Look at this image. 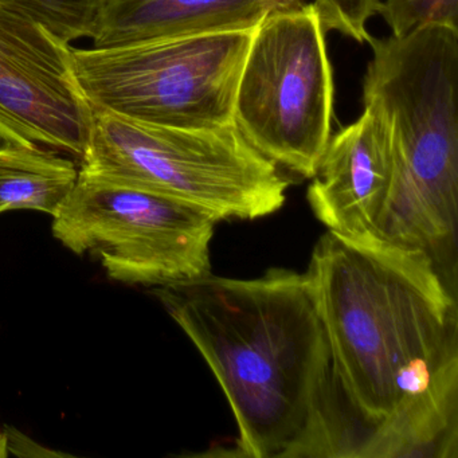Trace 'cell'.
Listing matches in <instances>:
<instances>
[{
    "instance_id": "cell-11",
    "label": "cell",
    "mask_w": 458,
    "mask_h": 458,
    "mask_svg": "<svg viewBox=\"0 0 458 458\" xmlns=\"http://www.w3.org/2000/svg\"><path fill=\"white\" fill-rule=\"evenodd\" d=\"M79 174V163L66 155L0 144V214L34 210L55 216Z\"/></svg>"
},
{
    "instance_id": "cell-7",
    "label": "cell",
    "mask_w": 458,
    "mask_h": 458,
    "mask_svg": "<svg viewBox=\"0 0 458 458\" xmlns=\"http://www.w3.org/2000/svg\"><path fill=\"white\" fill-rule=\"evenodd\" d=\"M218 224L183 200L80 170L52 230L69 250L100 259L112 280L154 288L211 273Z\"/></svg>"
},
{
    "instance_id": "cell-5",
    "label": "cell",
    "mask_w": 458,
    "mask_h": 458,
    "mask_svg": "<svg viewBox=\"0 0 458 458\" xmlns=\"http://www.w3.org/2000/svg\"><path fill=\"white\" fill-rule=\"evenodd\" d=\"M253 33L73 47L74 72L93 111L184 130L227 127Z\"/></svg>"
},
{
    "instance_id": "cell-1",
    "label": "cell",
    "mask_w": 458,
    "mask_h": 458,
    "mask_svg": "<svg viewBox=\"0 0 458 458\" xmlns=\"http://www.w3.org/2000/svg\"><path fill=\"white\" fill-rule=\"evenodd\" d=\"M344 457L457 458L458 312L428 259L327 232L307 272Z\"/></svg>"
},
{
    "instance_id": "cell-9",
    "label": "cell",
    "mask_w": 458,
    "mask_h": 458,
    "mask_svg": "<svg viewBox=\"0 0 458 458\" xmlns=\"http://www.w3.org/2000/svg\"><path fill=\"white\" fill-rule=\"evenodd\" d=\"M394 179V151L385 117L371 106L332 136L308 189V202L328 232L375 240Z\"/></svg>"
},
{
    "instance_id": "cell-12",
    "label": "cell",
    "mask_w": 458,
    "mask_h": 458,
    "mask_svg": "<svg viewBox=\"0 0 458 458\" xmlns=\"http://www.w3.org/2000/svg\"><path fill=\"white\" fill-rule=\"evenodd\" d=\"M52 33L72 44L90 38L104 0H7Z\"/></svg>"
},
{
    "instance_id": "cell-16",
    "label": "cell",
    "mask_w": 458,
    "mask_h": 458,
    "mask_svg": "<svg viewBox=\"0 0 458 458\" xmlns=\"http://www.w3.org/2000/svg\"><path fill=\"white\" fill-rule=\"evenodd\" d=\"M9 454L7 450L6 433H0V457H6Z\"/></svg>"
},
{
    "instance_id": "cell-10",
    "label": "cell",
    "mask_w": 458,
    "mask_h": 458,
    "mask_svg": "<svg viewBox=\"0 0 458 458\" xmlns=\"http://www.w3.org/2000/svg\"><path fill=\"white\" fill-rule=\"evenodd\" d=\"M272 10L265 0H104L92 47L256 30Z\"/></svg>"
},
{
    "instance_id": "cell-8",
    "label": "cell",
    "mask_w": 458,
    "mask_h": 458,
    "mask_svg": "<svg viewBox=\"0 0 458 458\" xmlns=\"http://www.w3.org/2000/svg\"><path fill=\"white\" fill-rule=\"evenodd\" d=\"M73 47L0 0V143L41 148L81 162L93 108L76 72Z\"/></svg>"
},
{
    "instance_id": "cell-15",
    "label": "cell",
    "mask_w": 458,
    "mask_h": 458,
    "mask_svg": "<svg viewBox=\"0 0 458 458\" xmlns=\"http://www.w3.org/2000/svg\"><path fill=\"white\" fill-rule=\"evenodd\" d=\"M265 4L270 7L272 13H281L299 9L304 4V0H265Z\"/></svg>"
},
{
    "instance_id": "cell-2",
    "label": "cell",
    "mask_w": 458,
    "mask_h": 458,
    "mask_svg": "<svg viewBox=\"0 0 458 458\" xmlns=\"http://www.w3.org/2000/svg\"><path fill=\"white\" fill-rule=\"evenodd\" d=\"M151 293L224 390L237 422L235 455L342 457L328 339L305 273H208Z\"/></svg>"
},
{
    "instance_id": "cell-13",
    "label": "cell",
    "mask_w": 458,
    "mask_h": 458,
    "mask_svg": "<svg viewBox=\"0 0 458 458\" xmlns=\"http://www.w3.org/2000/svg\"><path fill=\"white\" fill-rule=\"evenodd\" d=\"M379 14L396 38L428 26L458 29V0H382Z\"/></svg>"
},
{
    "instance_id": "cell-4",
    "label": "cell",
    "mask_w": 458,
    "mask_h": 458,
    "mask_svg": "<svg viewBox=\"0 0 458 458\" xmlns=\"http://www.w3.org/2000/svg\"><path fill=\"white\" fill-rule=\"evenodd\" d=\"M93 112L84 173L162 192L219 222L264 218L285 203L288 179L235 124L184 130Z\"/></svg>"
},
{
    "instance_id": "cell-14",
    "label": "cell",
    "mask_w": 458,
    "mask_h": 458,
    "mask_svg": "<svg viewBox=\"0 0 458 458\" xmlns=\"http://www.w3.org/2000/svg\"><path fill=\"white\" fill-rule=\"evenodd\" d=\"M382 0H315L326 33L337 31L358 44H367L371 34L367 23L379 14Z\"/></svg>"
},
{
    "instance_id": "cell-3",
    "label": "cell",
    "mask_w": 458,
    "mask_h": 458,
    "mask_svg": "<svg viewBox=\"0 0 458 458\" xmlns=\"http://www.w3.org/2000/svg\"><path fill=\"white\" fill-rule=\"evenodd\" d=\"M367 44L363 103L385 117L394 151L377 237L425 257L457 291L458 29L428 26Z\"/></svg>"
},
{
    "instance_id": "cell-6",
    "label": "cell",
    "mask_w": 458,
    "mask_h": 458,
    "mask_svg": "<svg viewBox=\"0 0 458 458\" xmlns=\"http://www.w3.org/2000/svg\"><path fill=\"white\" fill-rule=\"evenodd\" d=\"M315 4L270 13L254 30L235 98L243 138L278 167L312 179L332 138L334 71Z\"/></svg>"
}]
</instances>
